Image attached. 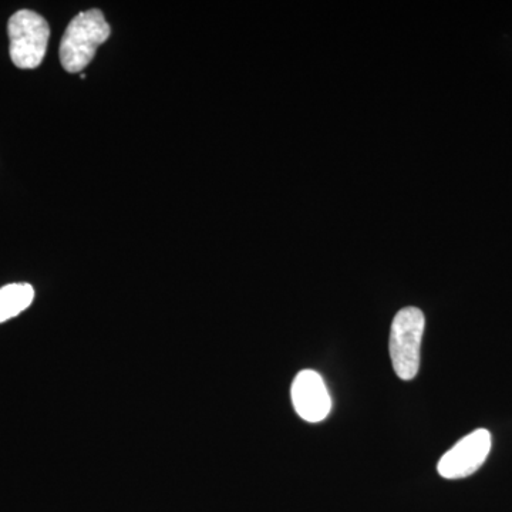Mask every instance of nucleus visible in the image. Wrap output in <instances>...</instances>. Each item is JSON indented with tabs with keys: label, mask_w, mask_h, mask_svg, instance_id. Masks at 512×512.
<instances>
[{
	"label": "nucleus",
	"mask_w": 512,
	"mask_h": 512,
	"mask_svg": "<svg viewBox=\"0 0 512 512\" xmlns=\"http://www.w3.org/2000/svg\"><path fill=\"white\" fill-rule=\"evenodd\" d=\"M111 35V28L99 9L79 13L69 23L60 43V62L69 73H79L92 63L97 47Z\"/></svg>",
	"instance_id": "obj_1"
},
{
	"label": "nucleus",
	"mask_w": 512,
	"mask_h": 512,
	"mask_svg": "<svg viewBox=\"0 0 512 512\" xmlns=\"http://www.w3.org/2000/svg\"><path fill=\"white\" fill-rule=\"evenodd\" d=\"M426 319L419 308H404L397 312L390 332V356L394 372L402 380H413L419 372L421 339Z\"/></svg>",
	"instance_id": "obj_2"
},
{
	"label": "nucleus",
	"mask_w": 512,
	"mask_h": 512,
	"mask_svg": "<svg viewBox=\"0 0 512 512\" xmlns=\"http://www.w3.org/2000/svg\"><path fill=\"white\" fill-rule=\"evenodd\" d=\"M10 57L19 69H36L45 59L50 28L45 18L23 9L9 19Z\"/></svg>",
	"instance_id": "obj_3"
},
{
	"label": "nucleus",
	"mask_w": 512,
	"mask_h": 512,
	"mask_svg": "<svg viewBox=\"0 0 512 512\" xmlns=\"http://www.w3.org/2000/svg\"><path fill=\"white\" fill-rule=\"evenodd\" d=\"M491 444H493V440H491L490 431L474 430L440 458L439 466H437L440 476L447 480H458V478H466L476 473L487 460Z\"/></svg>",
	"instance_id": "obj_4"
},
{
	"label": "nucleus",
	"mask_w": 512,
	"mask_h": 512,
	"mask_svg": "<svg viewBox=\"0 0 512 512\" xmlns=\"http://www.w3.org/2000/svg\"><path fill=\"white\" fill-rule=\"evenodd\" d=\"M292 403L299 417L309 423L325 420L332 400L322 376L315 370H302L292 383Z\"/></svg>",
	"instance_id": "obj_5"
},
{
	"label": "nucleus",
	"mask_w": 512,
	"mask_h": 512,
	"mask_svg": "<svg viewBox=\"0 0 512 512\" xmlns=\"http://www.w3.org/2000/svg\"><path fill=\"white\" fill-rule=\"evenodd\" d=\"M35 289L29 284H10L0 288V323L15 318L32 305Z\"/></svg>",
	"instance_id": "obj_6"
}]
</instances>
